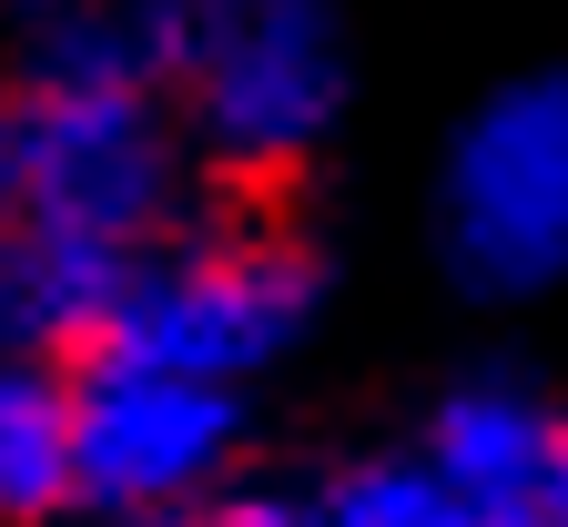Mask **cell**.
<instances>
[{"label":"cell","mask_w":568,"mask_h":527,"mask_svg":"<svg viewBox=\"0 0 568 527\" xmlns=\"http://www.w3.org/2000/svg\"><path fill=\"white\" fill-rule=\"evenodd\" d=\"M173 183H183V132L142 71L132 21L92 11V0L41 21L11 82V213L82 234L102 254H142L173 234Z\"/></svg>","instance_id":"cell-1"},{"label":"cell","mask_w":568,"mask_h":527,"mask_svg":"<svg viewBox=\"0 0 568 527\" xmlns=\"http://www.w3.org/2000/svg\"><path fill=\"white\" fill-rule=\"evenodd\" d=\"M132 41L173 122L224 163L244 193L295 173L335 102H345V51L325 0H132Z\"/></svg>","instance_id":"cell-2"},{"label":"cell","mask_w":568,"mask_h":527,"mask_svg":"<svg viewBox=\"0 0 568 527\" xmlns=\"http://www.w3.org/2000/svg\"><path fill=\"white\" fill-rule=\"evenodd\" d=\"M315 244L274 213V183H254V203H234L224 223H193V234L142 244L112 315L82 355H122V365H163V375H203V386H234V375L274 365L295 345V325L315 315Z\"/></svg>","instance_id":"cell-3"},{"label":"cell","mask_w":568,"mask_h":527,"mask_svg":"<svg viewBox=\"0 0 568 527\" xmlns=\"http://www.w3.org/2000/svg\"><path fill=\"white\" fill-rule=\"evenodd\" d=\"M437 244L467 294H538L568 274V71L508 82L457 132Z\"/></svg>","instance_id":"cell-4"},{"label":"cell","mask_w":568,"mask_h":527,"mask_svg":"<svg viewBox=\"0 0 568 527\" xmlns=\"http://www.w3.org/2000/svg\"><path fill=\"white\" fill-rule=\"evenodd\" d=\"M244 436L234 386L163 365H122V355H71V497L82 517H183L213 497Z\"/></svg>","instance_id":"cell-5"},{"label":"cell","mask_w":568,"mask_h":527,"mask_svg":"<svg viewBox=\"0 0 568 527\" xmlns=\"http://www.w3.org/2000/svg\"><path fill=\"white\" fill-rule=\"evenodd\" d=\"M132 254H102L82 234H51L31 213H0V355H41V365H71L112 294H122Z\"/></svg>","instance_id":"cell-6"},{"label":"cell","mask_w":568,"mask_h":527,"mask_svg":"<svg viewBox=\"0 0 568 527\" xmlns=\"http://www.w3.org/2000/svg\"><path fill=\"white\" fill-rule=\"evenodd\" d=\"M477 507L437 487V467L366 457V467H325V477H264L193 497L173 527H467Z\"/></svg>","instance_id":"cell-7"},{"label":"cell","mask_w":568,"mask_h":527,"mask_svg":"<svg viewBox=\"0 0 568 527\" xmlns=\"http://www.w3.org/2000/svg\"><path fill=\"white\" fill-rule=\"evenodd\" d=\"M548 457H558V416L518 386H457L437 406V436H426L437 487L467 497V507H538Z\"/></svg>","instance_id":"cell-8"},{"label":"cell","mask_w":568,"mask_h":527,"mask_svg":"<svg viewBox=\"0 0 568 527\" xmlns=\"http://www.w3.org/2000/svg\"><path fill=\"white\" fill-rule=\"evenodd\" d=\"M71 507V365L0 355V527H61Z\"/></svg>","instance_id":"cell-9"},{"label":"cell","mask_w":568,"mask_h":527,"mask_svg":"<svg viewBox=\"0 0 568 527\" xmlns=\"http://www.w3.org/2000/svg\"><path fill=\"white\" fill-rule=\"evenodd\" d=\"M558 527H568V426H558V457H548V497H538Z\"/></svg>","instance_id":"cell-10"},{"label":"cell","mask_w":568,"mask_h":527,"mask_svg":"<svg viewBox=\"0 0 568 527\" xmlns=\"http://www.w3.org/2000/svg\"><path fill=\"white\" fill-rule=\"evenodd\" d=\"M467 527H558V517H548V507H477Z\"/></svg>","instance_id":"cell-11"},{"label":"cell","mask_w":568,"mask_h":527,"mask_svg":"<svg viewBox=\"0 0 568 527\" xmlns=\"http://www.w3.org/2000/svg\"><path fill=\"white\" fill-rule=\"evenodd\" d=\"M0 213H11V82H0Z\"/></svg>","instance_id":"cell-12"},{"label":"cell","mask_w":568,"mask_h":527,"mask_svg":"<svg viewBox=\"0 0 568 527\" xmlns=\"http://www.w3.org/2000/svg\"><path fill=\"white\" fill-rule=\"evenodd\" d=\"M11 11H31V21H61V11H82V0H11Z\"/></svg>","instance_id":"cell-13"},{"label":"cell","mask_w":568,"mask_h":527,"mask_svg":"<svg viewBox=\"0 0 568 527\" xmlns=\"http://www.w3.org/2000/svg\"><path fill=\"white\" fill-rule=\"evenodd\" d=\"M61 527H142V517H61ZM153 527H173V517H153Z\"/></svg>","instance_id":"cell-14"}]
</instances>
